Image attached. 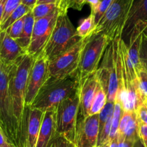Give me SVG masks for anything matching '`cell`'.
Segmentation results:
<instances>
[{"instance_id": "277c9868", "label": "cell", "mask_w": 147, "mask_h": 147, "mask_svg": "<svg viewBox=\"0 0 147 147\" xmlns=\"http://www.w3.org/2000/svg\"><path fill=\"white\" fill-rule=\"evenodd\" d=\"M80 88L78 73L65 79L47 82L30 107L43 112L56 110L61 102L74 95Z\"/></svg>"}, {"instance_id": "ac0fdd59", "label": "cell", "mask_w": 147, "mask_h": 147, "mask_svg": "<svg viewBox=\"0 0 147 147\" xmlns=\"http://www.w3.org/2000/svg\"><path fill=\"white\" fill-rule=\"evenodd\" d=\"M142 37L143 33L132 32L130 35L128 45L129 58L133 63L137 75L142 70V64L140 59V49Z\"/></svg>"}, {"instance_id": "484cf974", "label": "cell", "mask_w": 147, "mask_h": 147, "mask_svg": "<svg viewBox=\"0 0 147 147\" xmlns=\"http://www.w3.org/2000/svg\"><path fill=\"white\" fill-rule=\"evenodd\" d=\"M114 105V102L108 101L106 106L99 113V134L102 131L109 118L113 116Z\"/></svg>"}, {"instance_id": "74e56055", "label": "cell", "mask_w": 147, "mask_h": 147, "mask_svg": "<svg viewBox=\"0 0 147 147\" xmlns=\"http://www.w3.org/2000/svg\"><path fill=\"white\" fill-rule=\"evenodd\" d=\"M119 136V147H134V142H132L130 140H126L124 138Z\"/></svg>"}, {"instance_id": "681fc988", "label": "cell", "mask_w": 147, "mask_h": 147, "mask_svg": "<svg viewBox=\"0 0 147 147\" xmlns=\"http://www.w3.org/2000/svg\"><path fill=\"white\" fill-rule=\"evenodd\" d=\"M145 103H146V106H147V99H146V101H145Z\"/></svg>"}, {"instance_id": "7a4b0ae2", "label": "cell", "mask_w": 147, "mask_h": 147, "mask_svg": "<svg viewBox=\"0 0 147 147\" xmlns=\"http://www.w3.org/2000/svg\"><path fill=\"white\" fill-rule=\"evenodd\" d=\"M119 38L111 42L96 71L98 83L107 95L108 101L114 102L123 86V75L119 50Z\"/></svg>"}, {"instance_id": "7402d4cb", "label": "cell", "mask_w": 147, "mask_h": 147, "mask_svg": "<svg viewBox=\"0 0 147 147\" xmlns=\"http://www.w3.org/2000/svg\"><path fill=\"white\" fill-rule=\"evenodd\" d=\"M119 136L124 138L126 140H130L134 142L139 140V121H138L136 111L134 112L133 116L128 123L123 135Z\"/></svg>"}, {"instance_id": "30bf717a", "label": "cell", "mask_w": 147, "mask_h": 147, "mask_svg": "<svg viewBox=\"0 0 147 147\" xmlns=\"http://www.w3.org/2000/svg\"><path fill=\"white\" fill-rule=\"evenodd\" d=\"M49 80V60L44 50L34 57L27 81L26 91V107L30 106L40 90Z\"/></svg>"}, {"instance_id": "c3c4849f", "label": "cell", "mask_w": 147, "mask_h": 147, "mask_svg": "<svg viewBox=\"0 0 147 147\" xmlns=\"http://www.w3.org/2000/svg\"><path fill=\"white\" fill-rule=\"evenodd\" d=\"M1 147H15V146H14L12 144H11L7 143L5 145H4V146H3Z\"/></svg>"}, {"instance_id": "7c38bea8", "label": "cell", "mask_w": 147, "mask_h": 147, "mask_svg": "<svg viewBox=\"0 0 147 147\" xmlns=\"http://www.w3.org/2000/svg\"><path fill=\"white\" fill-rule=\"evenodd\" d=\"M45 112L30 106L26 107L22 126V147H36Z\"/></svg>"}, {"instance_id": "d6a6232c", "label": "cell", "mask_w": 147, "mask_h": 147, "mask_svg": "<svg viewBox=\"0 0 147 147\" xmlns=\"http://www.w3.org/2000/svg\"><path fill=\"white\" fill-rule=\"evenodd\" d=\"M134 111H124L123 116H122L121 119L120 121V123H119V130H118V135L119 136H122L124 131L125 129H126V126H127L128 123L130 121L131 118L133 116V113Z\"/></svg>"}, {"instance_id": "ba28073f", "label": "cell", "mask_w": 147, "mask_h": 147, "mask_svg": "<svg viewBox=\"0 0 147 147\" xmlns=\"http://www.w3.org/2000/svg\"><path fill=\"white\" fill-rule=\"evenodd\" d=\"M79 90L65 99L56 109V132L76 144L78 122Z\"/></svg>"}, {"instance_id": "52a82bcc", "label": "cell", "mask_w": 147, "mask_h": 147, "mask_svg": "<svg viewBox=\"0 0 147 147\" xmlns=\"http://www.w3.org/2000/svg\"><path fill=\"white\" fill-rule=\"evenodd\" d=\"M133 1L134 0H113L93 33L105 34L111 41L122 38Z\"/></svg>"}, {"instance_id": "836d02e7", "label": "cell", "mask_w": 147, "mask_h": 147, "mask_svg": "<svg viewBox=\"0 0 147 147\" xmlns=\"http://www.w3.org/2000/svg\"><path fill=\"white\" fill-rule=\"evenodd\" d=\"M136 113L139 123L147 125V106L146 103H144L139 106Z\"/></svg>"}, {"instance_id": "f35d334b", "label": "cell", "mask_w": 147, "mask_h": 147, "mask_svg": "<svg viewBox=\"0 0 147 147\" xmlns=\"http://www.w3.org/2000/svg\"><path fill=\"white\" fill-rule=\"evenodd\" d=\"M62 0H37V4H57L60 7V4L61 3Z\"/></svg>"}, {"instance_id": "7dc6e473", "label": "cell", "mask_w": 147, "mask_h": 147, "mask_svg": "<svg viewBox=\"0 0 147 147\" xmlns=\"http://www.w3.org/2000/svg\"><path fill=\"white\" fill-rule=\"evenodd\" d=\"M143 34L145 36V37H147V26H146V27H145L144 30V31H143Z\"/></svg>"}, {"instance_id": "d590c367", "label": "cell", "mask_w": 147, "mask_h": 147, "mask_svg": "<svg viewBox=\"0 0 147 147\" xmlns=\"http://www.w3.org/2000/svg\"><path fill=\"white\" fill-rule=\"evenodd\" d=\"M139 139L145 147H147V125L139 122Z\"/></svg>"}, {"instance_id": "3957f363", "label": "cell", "mask_w": 147, "mask_h": 147, "mask_svg": "<svg viewBox=\"0 0 147 147\" xmlns=\"http://www.w3.org/2000/svg\"><path fill=\"white\" fill-rule=\"evenodd\" d=\"M11 66L0 59V127L9 143L15 147H22L21 136L13 114L9 88Z\"/></svg>"}, {"instance_id": "d6986e66", "label": "cell", "mask_w": 147, "mask_h": 147, "mask_svg": "<svg viewBox=\"0 0 147 147\" xmlns=\"http://www.w3.org/2000/svg\"><path fill=\"white\" fill-rule=\"evenodd\" d=\"M34 23H35V20H34V17L31 10L24 17V27H23L22 32L20 38L17 40L19 45L26 51H27V49L31 42Z\"/></svg>"}, {"instance_id": "4dcf8cb0", "label": "cell", "mask_w": 147, "mask_h": 147, "mask_svg": "<svg viewBox=\"0 0 147 147\" xmlns=\"http://www.w3.org/2000/svg\"><path fill=\"white\" fill-rule=\"evenodd\" d=\"M113 0H100V2L99 4L97 10H96V13H95V20H96V26L98 24L99 22L103 17L105 13L109 8L110 5L111 3L113 2Z\"/></svg>"}, {"instance_id": "83f0119b", "label": "cell", "mask_w": 147, "mask_h": 147, "mask_svg": "<svg viewBox=\"0 0 147 147\" xmlns=\"http://www.w3.org/2000/svg\"><path fill=\"white\" fill-rule=\"evenodd\" d=\"M85 5V0H62L60 4V13H67L69 9L80 11Z\"/></svg>"}, {"instance_id": "b9f144b4", "label": "cell", "mask_w": 147, "mask_h": 147, "mask_svg": "<svg viewBox=\"0 0 147 147\" xmlns=\"http://www.w3.org/2000/svg\"><path fill=\"white\" fill-rule=\"evenodd\" d=\"M7 0H0V24H1V20H2L3 14H4V8H5L6 3Z\"/></svg>"}, {"instance_id": "5bb4252c", "label": "cell", "mask_w": 147, "mask_h": 147, "mask_svg": "<svg viewBox=\"0 0 147 147\" xmlns=\"http://www.w3.org/2000/svg\"><path fill=\"white\" fill-rule=\"evenodd\" d=\"M99 136V114L89 116L78 122L77 147H96Z\"/></svg>"}, {"instance_id": "6da1fadb", "label": "cell", "mask_w": 147, "mask_h": 147, "mask_svg": "<svg viewBox=\"0 0 147 147\" xmlns=\"http://www.w3.org/2000/svg\"><path fill=\"white\" fill-rule=\"evenodd\" d=\"M34 57L25 54L11 66L9 76L10 98L14 117L20 131L22 145V126L25 111V97L29 74Z\"/></svg>"}, {"instance_id": "e0dca14e", "label": "cell", "mask_w": 147, "mask_h": 147, "mask_svg": "<svg viewBox=\"0 0 147 147\" xmlns=\"http://www.w3.org/2000/svg\"><path fill=\"white\" fill-rule=\"evenodd\" d=\"M56 134V110L47 111L45 112L36 147H47Z\"/></svg>"}, {"instance_id": "e575fe53", "label": "cell", "mask_w": 147, "mask_h": 147, "mask_svg": "<svg viewBox=\"0 0 147 147\" xmlns=\"http://www.w3.org/2000/svg\"><path fill=\"white\" fill-rule=\"evenodd\" d=\"M140 59L142 63L147 64V37L143 34L141 43Z\"/></svg>"}, {"instance_id": "44dd1931", "label": "cell", "mask_w": 147, "mask_h": 147, "mask_svg": "<svg viewBox=\"0 0 147 147\" xmlns=\"http://www.w3.org/2000/svg\"><path fill=\"white\" fill-rule=\"evenodd\" d=\"M96 27L95 16L90 14L88 17L82 19L79 22L78 27L76 28L77 34L82 39L89 37L94 32Z\"/></svg>"}, {"instance_id": "7bdbcfd3", "label": "cell", "mask_w": 147, "mask_h": 147, "mask_svg": "<svg viewBox=\"0 0 147 147\" xmlns=\"http://www.w3.org/2000/svg\"><path fill=\"white\" fill-rule=\"evenodd\" d=\"M119 136H117L112 139L110 142V147H119Z\"/></svg>"}, {"instance_id": "8d00e7d4", "label": "cell", "mask_w": 147, "mask_h": 147, "mask_svg": "<svg viewBox=\"0 0 147 147\" xmlns=\"http://www.w3.org/2000/svg\"><path fill=\"white\" fill-rule=\"evenodd\" d=\"M100 2V0H85V4H88L90 7V14L94 15L98 7L99 4Z\"/></svg>"}, {"instance_id": "f6af8a7d", "label": "cell", "mask_w": 147, "mask_h": 147, "mask_svg": "<svg viewBox=\"0 0 147 147\" xmlns=\"http://www.w3.org/2000/svg\"><path fill=\"white\" fill-rule=\"evenodd\" d=\"M142 69L144 70L146 72H147V64H145V63H142Z\"/></svg>"}, {"instance_id": "4316f807", "label": "cell", "mask_w": 147, "mask_h": 147, "mask_svg": "<svg viewBox=\"0 0 147 147\" xmlns=\"http://www.w3.org/2000/svg\"><path fill=\"white\" fill-rule=\"evenodd\" d=\"M136 86L143 100L147 99V72L142 69L137 75Z\"/></svg>"}, {"instance_id": "8fae6325", "label": "cell", "mask_w": 147, "mask_h": 147, "mask_svg": "<svg viewBox=\"0 0 147 147\" xmlns=\"http://www.w3.org/2000/svg\"><path fill=\"white\" fill-rule=\"evenodd\" d=\"M60 14V9L47 17L36 20L33 29L31 42L27 49V54L35 57L45 47L54 30Z\"/></svg>"}, {"instance_id": "ab89813d", "label": "cell", "mask_w": 147, "mask_h": 147, "mask_svg": "<svg viewBox=\"0 0 147 147\" xmlns=\"http://www.w3.org/2000/svg\"><path fill=\"white\" fill-rule=\"evenodd\" d=\"M22 4L32 9L37 4V0H22Z\"/></svg>"}, {"instance_id": "bcb514c9", "label": "cell", "mask_w": 147, "mask_h": 147, "mask_svg": "<svg viewBox=\"0 0 147 147\" xmlns=\"http://www.w3.org/2000/svg\"><path fill=\"white\" fill-rule=\"evenodd\" d=\"M110 142H107V143L104 144H103V145H102V146H99V147H110Z\"/></svg>"}, {"instance_id": "cb8c5ba5", "label": "cell", "mask_w": 147, "mask_h": 147, "mask_svg": "<svg viewBox=\"0 0 147 147\" xmlns=\"http://www.w3.org/2000/svg\"><path fill=\"white\" fill-rule=\"evenodd\" d=\"M31 10L32 9H30V7L21 4L10 14L9 17L6 20V21L4 22H3L2 24H1V25H0V30H6L13 23L17 22L20 19L22 18L27 13L30 12Z\"/></svg>"}, {"instance_id": "2e32d148", "label": "cell", "mask_w": 147, "mask_h": 147, "mask_svg": "<svg viewBox=\"0 0 147 147\" xmlns=\"http://www.w3.org/2000/svg\"><path fill=\"white\" fill-rule=\"evenodd\" d=\"M27 53L17 40L11 38L5 30H0V59L3 62L13 65Z\"/></svg>"}, {"instance_id": "9c48e42d", "label": "cell", "mask_w": 147, "mask_h": 147, "mask_svg": "<svg viewBox=\"0 0 147 147\" xmlns=\"http://www.w3.org/2000/svg\"><path fill=\"white\" fill-rule=\"evenodd\" d=\"M85 42L86 38L82 39L70 50L49 60V80L47 82L62 80L78 73Z\"/></svg>"}, {"instance_id": "f1b7e54d", "label": "cell", "mask_w": 147, "mask_h": 147, "mask_svg": "<svg viewBox=\"0 0 147 147\" xmlns=\"http://www.w3.org/2000/svg\"><path fill=\"white\" fill-rule=\"evenodd\" d=\"M25 17V16H24ZM24 17L20 19L13 23L11 26L8 27L7 30H5L7 32V34L11 37V38L14 39V40H18L21 36L22 32L23 27H24Z\"/></svg>"}, {"instance_id": "4fadbf2b", "label": "cell", "mask_w": 147, "mask_h": 147, "mask_svg": "<svg viewBox=\"0 0 147 147\" xmlns=\"http://www.w3.org/2000/svg\"><path fill=\"white\" fill-rule=\"evenodd\" d=\"M147 26V0H134L127 21L122 33V39L127 40L133 32L143 33Z\"/></svg>"}, {"instance_id": "60d3db41", "label": "cell", "mask_w": 147, "mask_h": 147, "mask_svg": "<svg viewBox=\"0 0 147 147\" xmlns=\"http://www.w3.org/2000/svg\"><path fill=\"white\" fill-rule=\"evenodd\" d=\"M7 143H9V142H7V137H6L5 134H4L2 129L0 127V147L4 146Z\"/></svg>"}, {"instance_id": "d4e9b609", "label": "cell", "mask_w": 147, "mask_h": 147, "mask_svg": "<svg viewBox=\"0 0 147 147\" xmlns=\"http://www.w3.org/2000/svg\"><path fill=\"white\" fill-rule=\"evenodd\" d=\"M58 9L59 6L54 4H36L32 9V12L36 21L50 15Z\"/></svg>"}, {"instance_id": "1f68e13d", "label": "cell", "mask_w": 147, "mask_h": 147, "mask_svg": "<svg viewBox=\"0 0 147 147\" xmlns=\"http://www.w3.org/2000/svg\"><path fill=\"white\" fill-rule=\"evenodd\" d=\"M22 4V0H7L6 3L5 8H4V14H3L2 20L1 24L6 21L7 18L9 17L10 14ZM1 25V24H0Z\"/></svg>"}, {"instance_id": "603a6c76", "label": "cell", "mask_w": 147, "mask_h": 147, "mask_svg": "<svg viewBox=\"0 0 147 147\" xmlns=\"http://www.w3.org/2000/svg\"><path fill=\"white\" fill-rule=\"evenodd\" d=\"M114 111H113V116H112L111 121V130L110 134V141L114 139L118 134V130H119V123L121 119L122 116L124 113V110L123 109L121 103L119 100H116L114 101Z\"/></svg>"}, {"instance_id": "8992f818", "label": "cell", "mask_w": 147, "mask_h": 147, "mask_svg": "<svg viewBox=\"0 0 147 147\" xmlns=\"http://www.w3.org/2000/svg\"><path fill=\"white\" fill-rule=\"evenodd\" d=\"M111 42L109 37L103 34L92 33L86 37L78 70L80 83L97 71Z\"/></svg>"}, {"instance_id": "9a60e30c", "label": "cell", "mask_w": 147, "mask_h": 147, "mask_svg": "<svg viewBox=\"0 0 147 147\" xmlns=\"http://www.w3.org/2000/svg\"><path fill=\"white\" fill-rule=\"evenodd\" d=\"M98 84L96 72L88 77L80 83L79 96H80V108H79L78 119H85L90 115V109L95 97L96 89Z\"/></svg>"}, {"instance_id": "f546056e", "label": "cell", "mask_w": 147, "mask_h": 147, "mask_svg": "<svg viewBox=\"0 0 147 147\" xmlns=\"http://www.w3.org/2000/svg\"><path fill=\"white\" fill-rule=\"evenodd\" d=\"M47 147H77V146L65 136L56 134Z\"/></svg>"}, {"instance_id": "ffe728a7", "label": "cell", "mask_w": 147, "mask_h": 147, "mask_svg": "<svg viewBox=\"0 0 147 147\" xmlns=\"http://www.w3.org/2000/svg\"><path fill=\"white\" fill-rule=\"evenodd\" d=\"M107 102V95H106V92L103 90L102 86L98 83L97 89H96V94H95V97L93 98L91 107H90L89 115L93 116V115L99 114L102 111V109L106 106Z\"/></svg>"}, {"instance_id": "ee69618b", "label": "cell", "mask_w": 147, "mask_h": 147, "mask_svg": "<svg viewBox=\"0 0 147 147\" xmlns=\"http://www.w3.org/2000/svg\"><path fill=\"white\" fill-rule=\"evenodd\" d=\"M134 147H145L144 145L143 144L142 141L140 140V139L139 140L136 141V142L134 143Z\"/></svg>"}, {"instance_id": "5b68a950", "label": "cell", "mask_w": 147, "mask_h": 147, "mask_svg": "<svg viewBox=\"0 0 147 147\" xmlns=\"http://www.w3.org/2000/svg\"><path fill=\"white\" fill-rule=\"evenodd\" d=\"M81 40L67 13H60L54 30L43 50L47 59L51 60L70 50Z\"/></svg>"}]
</instances>
